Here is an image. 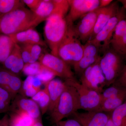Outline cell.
<instances>
[{
    "instance_id": "obj_1",
    "label": "cell",
    "mask_w": 126,
    "mask_h": 126,
    "mask_svg": "<svg viewBox=\"0 0 126 126\" xmlns=\"http://www.w3.org/2000/svg\"><path fill=\"white\" fill-rule=\"evenodd\" d=\"M68 8L59 7L47 18L44 29L45 36L51 53L58 56V49L67 34L68 23L66 19Z\"/></svg>"
},
{
    "instance_id": "obj_2",
    "label": "cell",
    "mask_w": 126,
    "mask_h": 126,
    "mask_svg": "<svg viewBox=\"0 0 126 126\" xmlns=\"http://www.w3.org/2000/svg\"><path fill=\"white\" fill-rule=\"evenodd\" d=\"M38 25L33 12L25 7H21L0 17V32L11 35Z\"/></svg>"
},
{
    "instance_id": "obj_3",
    "label": "cell",
    "mask_w": 126,
    "mask_h": 126,
    "mask_svg": "<svg viewBox=\"0 0 126 126\" xmlns=\"http://www.w3.org/2000/svg\"><path fill=\"white\" fill-rule=\"evenodd\" d=\"M65 82V89L58 102L50 113V121L53 124L72 116L81 109L79 97L77 90L74 87Z\"/></svg>"
},
{
    "instance_id": "obj_4",
    "label": "cell",
    "mask_w": 126,
    "mask_h": 126,
    "mask_svg": "<svg viewBox=\"0 0 126 126\" xmlns=\"http://www.w3.org/2000/svg\"><path fill=\"white\" fill-rule=\"evenodd\" d=\"M103 52L100 57L99 64L108 87L115 82L119 77L126 64L125 58L109 46Z\"/></svg>"
},
{
    "instance_id": "obj_5",
    "label": "cell",
    "mask_w": 126,
    "mask_h": 126,
    "mask_svg": "<svg viewBox=\"0 0 126 126\" xmlns=\"http://www.w3.org/2000/svg\"><path fill=\"white\" fill-rule=\"evenodd\" d=\"M67 21V32L59 46L58 56L68 65L73 66L82 58L83 45L75 33L73 23Z\"/></svg>"
},
{
    "instance_id": "obj_6",
    "label": "cell",
    "mask_w": 126,
    "mask_h": 126,
    "mask_svg": "<svg viewBox=\"0 0 126 126\" xmlns=\"http://www.w3.org/2000/svg\"><path fill=\"white\" fill-rule=\"evenodd\" d=\"M64 81L77 90L79 97L81 109L87 112L99 111L102 102L101 94L81 84L76 79H67Z\"/></svg>"
},
{
    "instance_id": "obj_7",
    "label": "cell",
    "mask_w": 126,
    "mask_h": 126,
    "mask_svg": "<svg viewBox=\"0 0 126 126\" xmlns=\"http://www.w3.org/2000/svg\"><path fill=\"white\" fill-rule=\"evenodd\" d=\"M39 62L44 67L52 72L55 76L64 80L76 79L70 66L59 57L51 53L41 55Z\"/></svg>"
},
{
    "instance_id": "obj_8",
    "label": "cell",
    "mask_w": 126,
    "mask_h": 126,
    "mask_svg": "<svg viewBox=\"0 0 126 126\" xmlns=\"http://www.w3.org/2000/svg\"><path fill=\"white\" fill-rule=\"evenodd\" d=\"M126 18V10L122 7L118 13L108 21L99 33L88 41L103 51L110 46V41L118 23Z\"/></svg>"
},
{
    "instance_id": "obj_9",
    "label": "cell",
    "mask_w": 126,
    "mask_h": 126,
    "mask_svg": "<svg viewBox=\"0 0 126 126\" xmlns=\"http://www.w3.org/2000/svg\"><path fill=\"white\" fill-rule=\"evenodd\" d=\"M99 60L84 70L79 80L81 84L101 94L106 87V81L99 65Z\"/></svg>"
},
{
    "instance_id": "obj_10",
    "label": "cell",
    "mask_w": 126,
    "mask_h": 126,
    "mask_svg": "<svg viewBox=\"0 0 126 126\" xmlns=\"http://www.w3.org/2000/svg\"><path fill=\"white\" fill-rule=\"evenodd\" d=\"M68 1L69 12L66 16V19L72 23L99 7V0H68Z\"/></svg>"
},
{
    "instance_id": "obj_11",
    "label": "cell",
    "mask_w": 126,
    "mask_h": 126,
    "mask_svg": "<svg viewBox=\"0 0 126 126\" xmlns=\"http://www.w3.org/2000/svg\"><path fill=\"white\" fill-rule=\"evenodd\" d=\"M97 9L83 16L78 24L74 25L75 33L82 43H86L91 38L97 17Z\"/></svg>"
},
{
    "instance_id": "obj_12",
    "label": "cell",
    "mask_w": 126,
    "mask_h": 126,
    "mask_svg": "<svg viewBox=\"0 0 126 126\" xmlns=\"http://www.w3.org/2000/svg\"><path fill=\"white\" fill-rule=\"evenodd\" d=\"M9 111L16 113H25L35 120L41 118L40 110L38 104L32 99L19 94L12 100Z\"/></svg>"
},
{
    "instance_id": "obj_13",
    "label": "cell",
    "mask_w": 126,
    "mask_h": 126,
    "mask_svg": "<svg viewBox=\"0 0 126 126\" xmlns=\"http://www.w3.org/2000/svg\"><path fill=\"white\" fill-rule=\"evenodd\" d=\"M72 116L83 126H106L110 114L100 111L75 113Z\"/></svg>"
},
{
    "instance_id": "obj_14",
    "label": "cell",
    "mask_w": 126,
    "mask_h": 126,
    "mask_svg": "<svg viewBox=\"0 0 126 126\" xmlns=\"http://www.w3.org/2000/svg\"><path fill=\"white\" fill-rule=\"evenodd\" d=\"M23 81L18 75L6 69H0V87L8 91L13 98L20 94Z\"/></svg>"
},
{
    "instance_id": "obj_15",
    "label": "cell",
    "mask_w": 126,
    "mask_h": 126,
    "mask_svg": "<svg viewBox=\"0 0 126 126\" xmlns=\"http://www.w3.org/2000/svg\"><path fill=\"white\" fill-rule=\"evenodd\" d=\"M118 2V1H113L107 7L97 9L98 16L96 22L90 39L98 33L108 21L118 13L121 8Z\"/></svg>"
},
{
    "instance_id": "obj_16",
    "label": "cell",
    "mask_w": 126,
    "mask_h": 126,
    "mask_svg": "<svg viewBox=\"0 0 126 126\" xmlns=\"http://www.w3.org/2000/svg\"><path fill=\"white\" fill-rule=\"evenodd\" d=\"M15 44L19 45H38L45 46V43L38 32L34 29H30L9 35Z\"/></svg>"
},
{
    "instance_id": "obj_17",
    "label": "cell",
    "mask_w": 126,
    "mask_h": 126,
    "mask_svg": "<svg viewBox=\"0 0 126 126\" xmlns=\"http://www.w3.org/2000/svg\"><path fill=\"white\" fill-rule=\"evenodd\" d=\"M50 98L48 111L49 113L53 110L65 87V82L58 79H54L45 84Z\"/></svg>"
},
{
    "instance_id": "obj_18",
    "label": "cell",
    "mask_w": 126,
    "mask_h": 126,
    "mask_svg": "<svg viewBox=\"0 0 126 126\" xmlns=\"http://www.w3.org/2000/svg\"><path fill=\"white\" fill-rule=\"evenodd\" d=\"M3 64L5 69L17 75L22 72L25 63L21 56L19 46L16 44L13 51Z\"/></svg>"
},
{
    "instance_id": "obj_19",
    "label": "cell",
    "mask_w": 126,
    "mask_h": 126,
    "mask_svg": "<svg viewBox=\"0 0 126 126\" xmlns=\"http://www.w3.org/2000/svg\"><path fill=\"white\" fill-rule=\"evenodd\" d=\"M56 8L55 0H42L39 7L33 12L38 24L46 20L53 14Z\"/></svg>"
},
{
    "instance_id": "obj_20",
    "label": "cell",
    "mask_w": 126,
    "mask_h": 126,
    "mask_svg": "<svg viewBox=\"0 0 126 126\" xmlns=\"http://www.w3.org/2000/svg\"><path fill=\"white\" fill-rule=\"evenodd\" d=\"M126 99V90L103 101L99 111L110 114L113 110L122 104Z\"/></svg>"
},
{
    "instance_id": "obj_21",
    "label": "cell",
    "mask_w": 126,
    "mask_h": 126,
    "mask_svg": "<svg viewBox=\"0 0 126 126\" xmlns=\"http://www.w3.org/2000/svg\"><path fill=\"white\" fill-rule=\"evenodd\" d=\"M15 44L9 35L0 34V63L3 64L13 51Z\"/></svg>"
},
{
    "instance_id": "obj_22",
    "label": "cell",
    "mask_w": 126,
    "mask_h": 126,
    "mask_svg": "<svg viewBox=\"0 0 126 126\" xmlns=\"http://www.w3.org/2000/svg\"><path fill=\"white\" fill-rule=\"evenodd\" d=\"M9 116L10 126H32L37 120L24 112H11Z\"/></svg>"
},
{
    "instance_id": "obj_23",
    "label": "cell",
    "mask_w": 126,
    "mask_h": 126,
    "mask_svg": "<svg viewBox=\"0 0 126 126\" xmlns=\"http://www.w3.org/2000/svg\"><path fill=\"white\" fill-rule=\"evenodd\" d=\"M31 99L38 105L41 112L43 115L48 111L50 103V98L47 88L45 87L43 90H41Z\"/></svg>"
},
{
    "instance_id": "obj_24",
    "label": "cell",
    "mask_w": 126,
    "mask_h": 126,
    "mask_svg": "<svg viewBox=\"0 0 126 126\" xmlns=\"http://www.w3.org/2000/svg\"><path fill=\"white\" fill-rule=\"evenodd\" d=\"M110 118L116 126H126V99L110 114Z\"/></svg>"
},
{
    "instance_id": "obj_25",
    "label": "cell",
    "mask_w": 126,
    "mask_h": 126,
    "mask_svg": "<svg viewBox=\"0 0 126 126\" xmlns=\"http://www.w3.org/2000/svg\"><path fill=\"white\" fill-rule=\"evenodd\" d=\"M100 57V55L95 57L83 56L80 60L73 66L75 74L80 78L84 70L98 61Z\"/></svg>"
},
{
    "instance_id": "obj_26",
    "label": "cell",
    "mask_w": 126,
    "mask_h": 126,
    "mask_svg": "<svg viewBox=\"0 0 126 126\" xmlns=\"http://www.w3.org/2000/svg\"><path fill=\"white\" fill-rule=\"evenodd\" d=\"M24 6L23 0H0V17Z\"/></svg>"
},
{
    "instance_id": "obj_27",
    "label": "cell",
    "mask_w": 126,
    "mask_h": 126,
    "mask_svg": "<svg viewBox=\"0 0 126 126\" xmlns=\"http://www.w3.org/2000/svg\"><path fill=\"white\" fill-rule=\"evenodd\" d=\"M126 27V18L120 21L118 23L110 41V46L114 50H116L118 46Z\"/></svg>"
},
{
    "instance_id": "obj_28",
    "label": "cell",
    "mask_w": 126,
    "mask_h": 126,
    "mask_svg": "<svg viewBox=\"0 0 126 126\" xmlns=\"http://www.w3.org/2000/svg\"><path fill=\"white\" fill-rule=\"evenodd\" d=\"M13 97L7 90L0 87V113L9 111Z\"/></svg>"
},
{
    "instance_id": "obj_29",
    "label": "cell",
    "mask_w": 126,
    "mask_h": 126,
    "mask_svg": "<svg viewBox=\"0 0 126 126\" xmlns=\"http://www.w3.org/2000/svg\"><path fill=\"white\" fill-rule=\"evenodd\" d=\"M44 67L39 62L25 64L22 72L27 76H35L42 71Z\"/></svg>"
},
{
    "instance_id": "obj_30",
    "label": "cell",
    "mask_w": 126,
    "mask_h": 126,
    "mask_svg": "<svg viewBox=\"0 0 126 126\" xmlns=\"http://www.w3.org/2000/svg\"><path fill=\"white\" fill-rule=\"evenodd\" d=\"M101 49L100 47H98L93 43H90L89 41H88L83 45V56L95 57L100 56L99 53Z\"/></svg>"
},
{
    "instance_id": "obj_31",
    "label": "cell",
    "mask_w": 126,
    "mask_h": 126,
    "mask_svg": "<svg viewBox=\"0 0 126 126\" xmlns=\"http://www.w3.org/2000/svg\"><path fill=\"white\" fill-rule=\"evenodd\" d=\"M31 59L29 63H33L39 60L42 53V48L41 46L38 45H29Z\"/></svg>"
},
{
    "instance_id": "obj_32",
    "label": "cell",
    "mask_w": 126,
    "mask_h": 126,
    "mask_svg": "<svg viewBox=\"0 0 126 126\" xmlns=\"http://www.w3.org/2000/svg\"><path fill=\"white\" fill-rule=\"evenodd\" d=\"M36 76L40 79L43 84L45 85L54 79V77H55L52 72L44 67L40 73Z\"/></svg>"
},
{
    "instance_id": "obj_33",
    "label": "cell",
    "mask_w": 126,
    "mask_h": 126,
    "mask_svg": "<svg viewBox=\"0 0 126 126\" xmlns=\"http://www.w3.org/2000/svg\"><path fill=\"white\" fill-rule=\"evenodd\" d=\"M115 51L124 56L126 60V27L124 33Z\"/></svg>"
},
{
    "instance_id": "obj_34",
    "label": "cell",
    "mask_w": 126,
    "mask_h": 126,
    "mask_svg": "<svg viewBox=\"0 0 126 126\" xmlns=\"http://www.w3.org/2000/svg\"><path fill=\"white\" fill-rule=\"evenodd\" d=\"M20 47L21 56L25 64L29 63L31 59L29 45H19Z\"/></svg>"
},
{
    "instance_id": "obj_35",
    "label": "cell",
    "mask_w": 126,
    "mask_h": 126,
    "mask_svg": "<svg viewBox=\"0 0 126 126\" xmlns=\"http://www.w3.org/2000/svg\"><path fill=\"white\" fill-rule=\"evenodd\" d=\"M55 124L57 126H83L79 121L73 118L62 120Z\"/></svg>"
},
{
    "instance_id": "obj_36",
    "label": "cell",
    "mask_w": 126,
    "mask_h": 126,
    "mask_svg": "<svg viewBox=\"0 0 126 126\" xmlns=\"http://www.w3.org/2000/svg\"><path fill=\"white\" fill-rule=\"evenodd\" d=\"M113 84L126 89V64L121 74Z\"/></svg>"
},
{
    "instance_id": "obj_37",
    "label": "cell",
    "mask_w": 126,
    "mask_h": 126,
    "mask_svg": "<svg viewBox=\"0 0 126 126\" xmlns=\"http://www.w3.org/2000/svg\"><path fill=\"white\" fill-rule=\"evenodd\" d=\"M42 0H23V1L25 4L26 5L30 10L34 12L37 9Z\"/></svg>"
},
{
    "instance_id": "obj_38",
    "label": "cell",
    "mask_w": 126,
    "mask_h": 126,
    "mask_svg": "<svg viewBox=\"0 0 126 126\" xmlns=\"http://www.w3.org/2000/svg\"><path fill=\"white\" fill-rule=\"evenodd\" d=\"M0 126H10L9 123V116L7 114H6L0 119Z\"/></svg>"
},
{
    "instance_id": "obj_39",
    "label": "cell",
    "mask_w": 126,
    "mask_h": 126,
    "mask_svg": "<svg viewBox=\"0 0 126 126\" xmlns=\"http://www.w3.org/2000/svg\"><path fill=\"white\" fill-rule=\"evenodd\" d=\"M112 0H99V8L107 7L113 2Z\"/></svg>"
},
{
    "instance_id": "obj_40",
    "label": "cell",
    "mask_w": 126,
    "mask_h": 126,
    "mask_svg": "<svg viewBox=\"0 0 126 126\" xmlns=\"http://www.w3.org/2000/svg\"><path fill=\"white\" fill-rule=\"evenodd\" d=\"M32 126H44L41 118H40L38 120H36Z\"/></svg>"
},
{
    "instance_id": "obj_41",
    "label": "cell",
    "mask_w": 126,
    "mask_h": 126,
    "mask_svg": "<svg viewBox=\"0 0 126 126\" xmlns=\"http://www.w3.org/2000/svg\"><path fill=\"white\" fill-rule=\"evenodd\" d=\"M106 126H116V125L114 124L113 123V122L112 121L111 119V118H110L109 119L107 123V124H106Z\"/></svg>"
},
{
    "instance_id": "obj_42",
    "label": "cell",
    "mask_w": 126,
    "mask_h": 126,
    "mask_svg": "<svg viewBox=\"0 0 126 126\" xmlns=\"http://www.w3.org/2000/svg\"><path fill=\"white\" fill-rule=\"evenodd\" d=\"M119 2H121L122 4L123 7L126 10V0H118Z\"/></svg>"
},
{
    "instance_id": "obj_43",
    "label": "cell",
    "mask_w": 126,
    "mask_h": 126,
    "mask_svg": "<svg viewBox=\"0 0 126 126\" xmlns=\"http://www.w3.org/2000/svg\"><path fill=\"white\" fill-rule=\"evenodd\" d=\"M52 126H56V124H53V125H52Z\"/></svg>"
}]
</instances>
